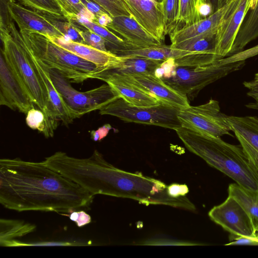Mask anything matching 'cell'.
<instances>
[{"instance_id":"1","label":"cell","mask_w":258,"mask_h":258,"mask_svg":"<svg viewBox=\"0 0 258 258\" xmlns=\"http://www.w3.org/2000/svg\"><path fill=\"white\" fill-rule=\"evenodd\" d=\"M94 195L42 162L0 160V203L18 212L70 214L88 209Z\"/></svg>"},{"instance_id":"2","label":"cell","mask_w":258,"mask_h":258,"mask_svg":"<svg viewBox=\"0 0 258 258\" xmlns=\"http://www.w3.org/2000/svg\"><path fill=\"white\" fill-rule=\"evenodd\" d=\"M175 131L190 152L227 175L241 187L258 191V176L240 145H232L221 137L201 134L183 127Z\"/></svg>"},{"instance_id":"3","label":"cell","mask_w":258,"mask_h":258,"mask_svg":"<svg viewBox=\"0 0 258 258\" xmlns=\"http://www.w3.org/2000/svg\"><path fill=\"white\" fill-rule=\"evenodd\" d=\"M219 59L207 64L182 67L175 65L170 59L161 63L155 75L188 98H194L208 85L245 64V60L223 64Z\"/></svg>"},{"instance_id":"4","label":"cell","mask_w":258,"mask_h":258,"mask_svg":"<svg viewBox=\"0 0 258 258\" xmlns=\"http://www.w3.org/2000/svg\"><path fill=\"white\" fill-rule=\"evenodd\" d=\"M20 32L24 43L37 58L71 82L82 83L99 70L94 63L58 46L45 35L27 30Z\"/></svg>"},{"instance_id":"5","label":"cell","mask_w":258,"mask_h":258,"mask_svg":"<svg viewBox=\"0 0 258 258\" xmlns=\"http://www.w3.org/2000/svg\"><path fill=\"white\" fill-rule=\"evenodd\" d=\"M3 48L1 52L14 74L34 104L45 114L47 120L56 129L58 119L53 114L47 93L25 49L8 32H1Z\"/></svg>"},{"instance_id":"6","label":"cell","mask_w":258,"mask_h":258,"mask_svg":"<svg viewBox=\"0 0 258 258\" xmlns=\"http://www.w3.org/2000/svg\"><path fill=\"white\" fill-rule=\"evenodd\" d=\"M49 72L53 85L74 119L87 113L99 110L119 98L107 84L80 92L74 89L69 80L57 70L49 69Z\"/></svg>"},{"instance_id":"7","label":"cell","mask_w":258,"mask_h":258,"mask_svg":"<svg viewBox=\"0 0 258 258\" xmlns=\"http://www.w3.org/2000/svg\"><path fill=\"white\" fill-rule=\"evenodd\" d=\"M179 110L162 103L150 107L134 106L117 98L99 110L101 115L115 116L125 122L153 125L175 131L181 127L177 116Z\"/></svg>"},{"instance_id":"8","label":"cell","mask_w":258,"mask_h":258,"mask_svg":"<svg viewBox=\"0 0 258 258\" xmlns=\"http://www.w3.org/2000/svg\"><path fill=\"white\" fill-rule=\"evenodd\" d=\"M177 116L181 127L196 133L216 137L231 136L228 116L221 111L216 100L211 99L204 104L179 109Z\"/></svg>"},{"instance_id":"9","label":"cell","mask_w":258,"mask_h":258,"mask_svg":"<svg viewBox=\"0 0 258 258\" xmlns=\"http://www.w3.org/2000/svg\"><path fill=\"white\" fill-rule=\"evenodd\" d=\"M210 219L230 234L257 237L253 221L248 213L234 198L229 196L222 204L209 212Z\"/></svg>"},{"instance_id":"10","label":"cell","mask_w":258,"mask_h":258,"mask_svg":"<svg viewBox=\"0 0 258 258\" xmlns=\"http://www.w3.org/2000/svg\"><path fill=\"white\" fill-rule=\"evenodd\" d=\"M12 37L25 49L30 61L36 71L47 93L51 110L58 119L65 125L71 123L74 119L62 98L55 88L51 79L49 69L37 58L23 42L20 31L16 29L14 22L10 26Z\"/></svg>"},{"instance_id":"11","label":"cell","mask_w":258,"mask_h":258,"mask_svg":"<svg viewBox=\"0 0 258 258\" xmlns=\"http://www.w3.org/2000/svg\"><path fill=\"white\" fill-rule=\"evenodd\" d=\"M90 79L106 82L119 98L131 105L150 107L160 104L155 97L133 83L126 76L99 70L93 73Z\"/></svg>"},{"instance_id":"12","label":"cell","mask_w":258,"mask_h":258,"mask_svg":"<svg viewBox=\"0 0 258 258\" xmlns=\"http://www.w3.org/2000/svg\"><path fill=\"white\" fill-rule=\"evenodd\" d=\"M0 104L27 114L34 104L19 82L3 54L0 56Z\"/></svg>"},{"instance_id":"13","label":"cell","mask_w":258,"mask_h":258,"mask_svg":"<svg viewBox=\"0 0 258 258\" xmlns=\"http://www.w3.org/2000/svg\"><path fill=\"white\" fill-rule=\"evenodd\" d=\"M132 16L148 32L163 41L167 35L161 3L156 0H124Z\"/></svg>"},{"instance_id":"14","label":"cell","mask_w":258,"mask_h":258,"mask_svg":"<svg viewBox=\"0 0 258 258\" xmlns=\"http://www.w3.org/2000/svg\"><path fill=\"white\" fill-rule=\"evenodd\" d=\"M125 76L139 87L150 93L160 103L179 109L190 105L187 96L167 85L155 74Z\"/></svg>"},{"instance_id":"15","label":"cell","mask_w":258,"mask_h":258,"mask_svg":"<svg viewBox=\"0 0 258 258\" xmlns=\"http://www.w3.org/2000/svg\"><path fill=\"white\" fill-rule=\"evenodd\" d=\"M227 119L258 176V117L228 116Z\"/></svg>"},{"instance_id":"16","label":"cell","mask_w":258,"mask_h":258,"mask_svg":"<svg viewBox=\"0 0 258 258\" xmlns=\"http://www.w3.org/2000/svg\"><path fill=\"white\" fill-rule=\"evenodd\" d=\"M240 0H231L209 17L190 25L173 31L170 39L171 44L201 36L215 35L225 19Z\"/></svg>"},{"instance_id":"17","label":"cell","mask_w":258,"mask_h":258,"mask_svg":"<svg viewBox=\"0 0 258 258\" xmlns=\"http://www.w3.org/2000/svg\"><path fill=\"white\" fill-rule=\"evenodd\" d=\"M250 10V0H240L223 21L215 35V53L224 58L232 49L239 28Z\"/></svg>"},{"instance_id":"18","label":"cell","mask_w":258,"mask_h":258,"mask_svg":"<svg viewBox=\"0 0 258 258\" xmlns=\"http://www.w3.org/2000/svg\"><path fill=\"white\" fill-rule=\"evenodd\" d=\"M107 28L119 33L133 47H144L162 44V41L144 28L133 16L112 17V21Z\"/></svg>"},{"instance_id":"19","label":"cell","mask_w":258,"mask_h":258,"mask_svg":"<svg viewBox=\"0 0 258 258\" xmlns=\"http://www.w3.org/2000/svg\"><path fill=\"white\" fill-rule=\"evenodd\" d=\"M9 11L20 30H27L49 37L65 38L61 32L41 14L24 8L16 2V0L10 3Z\"/></svg>"},{"instance_id":"20","label":"cell","mask_w":258,"mask_h":258,"mask_svg":"<svg viewBox=\"0 0 258 258\" xmlns=\"http://www.w3.org/2000/svg\"><path fill=\"white\" fill-rule=\"evenodd\" d=\"M46 36L58 46L94 63L99 70L108 69L118 57L109 51H102L88 45L75 42L65 38Z\"/></svg>"},{"instance_id":"21","label":"cell","mask_w":258,"mask_h":258,"mask_svg":"<svg viewBox=\"0 0 258 258\" xmlns=\"http://www.w3.org/2000/svg\"><path fill=\"white\" fill-rule=\"evenodd\" d=\"M163 62L138 56H118L109 69L100 71L121 75L155 74Z\"/></svg>"},{"instance_id":"22","label":"cell","mask_w":258,"mask_h":258,"mask_svg":"<svg viewBox=\"0 0 258 258\" xmlns=\"http://www.w3.org/2000/svg\"><path fill=\"white\" fill-rule=\"evenodd\" d=\"M191 52H194L177 49L172 48L170 45L162 44L144 47L130 46L118 51L115 55L118 56H138L162 61L172 59L177 62Z\"/></svg>"},{"instance_id":"23","label":"cell","mask_w":258,"mask_h":258,"mask_svg":"<svg viewBox=\"0 0 258 258\" xmlns=\"http://www.w3.org/2000/svg\"><path fill=\"white\" fill-rule=\"evenodd\" d=\"M213 13L209 0H180L179 15L174 30L190 25Z\"/></svg>"},{"instance_id":"24","label":"cell","mask_w":258,"mask_h":258,"mask_svg":"<svg viewBox=\"0 0 258 258\" xmlns=\"http://www.w3.org/2000/svg\"><path fill=\"white\" fill-rule=\"evenodd\" d=\"M257 38L258 0L255 8L245 16L228 56L243 50L249 43Z\"/></svg>"},{"instance_id":"25","label":"cell","mask_w":258,"mask_h":258,"mask_svg":"<svg viewBox=\"0 0 258 258\" xmlns=\"http://www.w3.org/2000/svg\"><path fill=\"white\" fill-rule=\"evenodd\" d=\"M228 195L236 200L251 218L258 236V191L246 189L237 183L228 186Z\"/></svg>"},{"instance_id":"26","label":"cell","mask_w":258,"mask_h":258,"mask_svg":"<svg viewBox=\"0 0 258 258\" xmlns=\"http://www.w3.org/2000/svg\"><path fill=\"white\" fill-rule=\"evenodd\" d=\"M73 19L88 29L97 34L102 37L106 42L108 51L116 54L118 51L129 47L131 45L123 39L118 37L107 27L102 26L97 23L89 21L82 17L74 16L68 19Z\"/></svg>"},{"instance_id":"27","label":"cell","mask_w":258,"mask_h":258,"mask_svg":"<svg viewBox=\"0 0 258 258\" xmlns=\"http://www.w3.org/2000/svg\"><path fill=\"white\" fill-rule=\"evenodd\" d=\"M0 245L16 239L35 230L36 226L22 220L1 219Z\"/></svg>"},{"instance_id":"28","label":"cell","mask_w":258,"mask_h":258,"mask_svg":"<svg viewBox=\"0 0 258 258\" xmlns=\"http://www.w3.org/2000/svg\"><path fill=\"white\" fill-rule=\"evenodd\" d=\"M171 47L179 50L216 54L215 35L201 36L171 44ZM217 55V54H216Z\"/></svg>"},{"instance_id":"29","label":"cell","mask_w":258,"mask_h":258,"mask_svg":"<svg viewBox=\"0 0 258 258\" xmlns=\"http://www.w3.org/2000/svg\"><path fill=\"white\" fill-rule=\"evenodd\" d=\"M39 13L61 32L67 39L85 44L77 28L66 18L55 17L48 13Z\"/></svg>"},{"instance_id":"30","label":"cell","mask_w":258,"mask_h":258,"mask_svg":"<svg viewBox=\"0 0 258 258\" xmlns=\"http://www.w3.org/2000/svg\"><path fill=\"white\" fill-rule=\"evenodd\" d=\"M26 114V122L30 128L38 130L46 138L53 137L55 130L50 124L42 110L34 107Z\"/></svg>"},{"instance_id":"31","label":"cell","mask_w":258,"mask_h":258,"mask_svg":"<svg viewBox=\"0 0 258 258\" xmlns=\"http://www.w3.org/2000/svg\"><path fill=\"white\" fill-rule=\"evenodd\" d=\"M64 16L68 18L77 16L82 17L94 22L95 16L82 3L81 0H55Z\"/></svg>"},{"instance_id":"32","label":"cell","mask_w":258,"mask_h":258,"mask_svg":"<svg viewBox=\"0 0 258 258\" xmlns=\"http://www.w3.org/2000/svg\"><path fill=\"white\" fill-rule=\"evenodd\" d=\"M19 1L23 5L36 12L48 13L55 17L66 18L63 12L55 0Z\"/></svg>"},{"instance_id":"33","label":"cell","mask_w":258,"mask_h":258,"mask_svg":"<svg viewBox=\"0 0 258 258\" xmlns=\"http://www.w3.org/2000/svg\"><path fill=\"white\" fill-rule=\"evenodd\" d=\"M167 34L176 26L179 12L180 0H162L161 2Z\"/></svg>"},{"instance_id":"34","label":"cell","mask_w":258,"mask_h":258,"mask_svg":"<svg viewBox=\"0 0 258 258\" xmlns=\"http://www.w3.org/2000/svg\"><path fill=\"white\" fill-rule=\"evenodd\" d=\"M68 21L77 28L85 44L102 51L108 52L106 46L105 41L102 37L91 30L88 29L73 19H69Z\"/></svg>"},{"instance_id":"35","label":"cell","mask_w":258,"mask_h":258,"mask_svg":"<svg viewBox=\"0 0 258 258\" xmlns=\"http://www.w3.org/2000/svg\"><path fill=\"white\" fill-rule=\"evenodd\" d=\"M98 5L111 16H131L132 14L124 0H91Z\"/></svg>"},{"instance_id":"36","label":"cell","mask_w":258,"mask_h":258,"mask_svg":"<svg viewBox=\"0 0 258 258\" xmlns=\"http://www.w3.org/2000/svg\"><path fill=\"white\" fill-rule=\"evenodd\" d=\"M14 0H0V31L10 33L9 27L14 21L9 11V4Z\"/></svg>"},{"instance_id":"37","label":"cell","mask_w":258,"mask_h":258,"mask_svg":"<svg viewBox=\"0 0 258 258\" xmlns=\"http://www.w3.org/2000/svg\"><path fill=\"white\" fill-rule=\"evenodd\" d=\"M257 54L258 44L247 49L242 50L235 54L229 55L226 58H222L220 59V61L222 64H225L229 63L245 60L246 59L255 56Z\"/></svg>"},{"instance_id":"38","label":"cell","mask_w":258,"mask_h":258,"mask_svg":"<svg viewBox=\"0 0 258 258\" xmlns=\"http://www.w3.org/2000/svg\"><path fill=\"white\" fill-rule=\"evenodd\" d=\"M86 245L76 241H48L43 242H27L20 241L17 239L12 242V246H70V245Z\"/></svg>"},{"instance_id":"39","label":"cell","mask_w":258,"mask_h":258,"mask_svg":"<svg viewBox=\"0 0 258 258\" xmlns=\"http://www.w3.org/2000/svg\"><path fill=\"white\" fill-rule=\"evenodd\" d=\"M244 86L248 89L247 95L254 100V102L249 103L246 107L249 109L258 110V82L253 80L250 81L244 82Z\"/></svg>"},{"instance_id":"40","label":"cell","mask_w":258,"mask_h":258,"mask_svg":"<svg viewBox=\"0 0 258 258\" xmlns=\"http://www.w3.org/2000/svg\"><path fill=\"white\" fill-rule=\"evenodd\" d=\"M62 215L67 216L79 227H83L89 224L91 221V216L84 211H73L71 213L62 214Z\"/></svg>"},{"instance_id":"41","label":"cell","mask_w":258,"mask_h":258,"mask_svg":"<svg viewBox=\"0 0 258 258\" xmlns=\"http://www.w3.org/2000/svg\"><path fill=\"white\" fill-rule=\"evenodd\" d=\"M230 242L225 245H258V238L237 236L230 234Z\"/></svg>"},{"instance_id":"42","label":"cell","mask_w":258,"mask_h":258,"mask_svg":"<svg viewBox=\"0 0 258 258\" xmlns=\"http://www.w3.org/2000/svg\"><path fill=\"white\" fill-rule=\"evenodd\" d=\"M188 191V186L185 184L172 183L167 186V192L173 198L185 196Z\"/></svg>"},{"instance_id":"43","label":"cell","mask_w":258,"mask_h":258,"mask_svg":"<svg viewBox=\"0 0 258 258\" xmlns=\"http://www.w3.org/2000/svg\"><path fill=\"white\" fill-rule=\"evenodd\" d=\"M111 128L109 124H106L97 130L92 131L90 133L91 139L94 141H100L107 135Z\"/></svg>"},{"instance_id":"44","label":"cell","mask_w":258,"mask_h":258,"mask_svg":"<svg viewBox=\"0 0 258 258\" xmlns=\"http://www.w3.org/2000/svg\"><path fill=\"white\" fill-rule=\"evenodd\" d=\"M81 1L84 4V5L95 15V21L96 18L99 16H101L104 13H107L102 8H101L98 5L91 0H81Z\"/></svg>"},{"instance_id":"45","label":"cell","mask_w":258,"mask_h":258,"mask_svg":"<svg viewBox=\"0 0 258 258\" xmlns=\"http://www.w3.org/2000/svg\"><path fill=\"white\" fill-rule=\"evenodd\" d=\"M209 1L213 6L214 12L220 9L225 4V0H209Z\"/></svg>"},{"instance_id":"46","label":"cell","mask_w":258,"mask_h":258,"mask_svg":"<svg viewBox=\"0 0 258 258\" xmlns=\"http://www.w3.org/2000/svg\"><path fill=\"white\" fill-rule=\"evenodd\" d=\"M257 0H250V10H253L256 5Z\"/></svg>"},{"instance_id":"47","label":"cell","mask_w":258,"mask_h":258,"mask_svg":"<svg viewBox=\"0 0 258 258\" xmlns=\"http://www.w3.org/2000/svg\"><path fill=\"white\" fill-rule=\"evenodd\" d=\"M253 80L255 82H258V72L254 75Z\"/></svg>"},{"instance_id":"48","label":"cell","mask_w":258,"mask_h":258,"mask_svg":"<svg viewBox=\"0 0 258 258\" xmlns=\"http://www.w3.org/2000/svg\"><path fill=\"white\" fill-rule=\"evenodd\" d=\"M156 1H158L159 2H161L162 1V0H156Z\"/></svg>"},{"instance_id":"49","label":"cell","mask_w":258,"mask_h":258,"mask_svg":"<svg viewBox=\"0 0 258 258\" xmlns=\"http://www.w3.org/2000/svg\"><path fill=\"white\" fill-rule=\"evenodd\" d=\"M257 238H258V236H257Z\"/></svg>"}]
</instances>
